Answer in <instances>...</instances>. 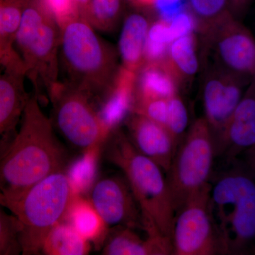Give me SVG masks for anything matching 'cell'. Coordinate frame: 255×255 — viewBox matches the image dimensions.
<instances>
[{
  "instance_id": "18",
  "label": "cell",
  "mask_w": 255,
  "mask_h": 255,
  "mask_svg": "<svg viewBox=\"0 0 255 255\" xmlns=\"http://www.w3.org/2000/svg\"><path fill=\"white\" fill-rule=\"evenodd\" d=\"M197 38L194 33L174 40L169 44L166 60L175 75L179 87L193 80L199 68Z\"/></svg>"
},
{
  "instance_id": "33",
  "label": "cell",
  "mask_w": 255,
  "mask_h": 255,
  "mask_svg": "<svg viewBox=\"0 0 255 255\" xmlns=\"http://www.w3.org/2000/svg\"><path fill=\"white\" fill-rule=\"evenodd\" d=\"M92 0H70L73 6L74 11L80 16H83L86 13Z\"/></svg>"
},
{
  "instance_id": "3",
  "label": "cell",
  "mask_w": 255,
  "mask_h": 255,
  "mask_svg": "<svg viewBox=\"0 0 255 255\" xmlns=\"http://www.w3.org/2000/svg\"><path fill=\"white\" fill-rule=\"evenodd\" d=\"M105 143L106 157L123 172L137 201L144 231L147 236L172 240L175 211L163 170L140 153L120 130L112 131Z\"/></svg>"
},
{
  "instance_id": "21",
  "label": "cell",
  "mask_w": 255,
  "mask_h": 255,
  "mask_svg": "<svg viewBox=\"0 0 255 255\" xmlns=\"http://www.w3.org/2000/svg\"><path fill=\"white\" fill-rule=\"evenodd\" d=\"M122 12L123 0H92L82 18L96 31L110 33L118 27Z\"/></svg>"
},
{
  "instance_id": "1",
  "label": "cell",
  "mask_w": 255,
  "mask_h": 255,
  "mask_svg": "<svg viewBox=\"0 0 255 255\" xmlns=\"http://www.w3.org/2000/svg\"><path fill=\"white\" fill-rule=\"evenodd\" d=\"M67 162V151L34 93L28 99L14 141L0 157L3 206L50 174L65 170Z\"/></svg>"
},
{
  "instance_id": "5",
  "label": "cell",
  "mask_w": 255,
  "mask_h": 255,
  "mask_svg": "<svg viewBox=\"0 0 255 255\" xmlns=\"http://www.w3.org/2000/svg\"><path fill=\"white\" fill-rule=\"evenodd\" d=\"M78 191L65 170L50 174L14 201L5 204L21 225L19 243L23 255L41 253L47 235L65 221Z\"/></svg>"
},
{
  "instance_id": "17",
  "label": "cell",
  "mask_w": 255,
  "mask_h": 255,
  "mask_svg": "<svg viewBox=\"0 0 255 255\" xmlns=\"http://www.w3.org/2000/svg\"><path fill=\"white\" fill-rule=\"evenodd\" d=\"M137 73L138 82L137 87H134L133 97L169 99L178 94L179 83L166 58L147 62Z\"/></svg>"
},
{
  "instance_id": "27",
  "label": "cell",
  "mask_w": 255,
  "mask_h": 255,
  "mask_svg": "<svg viewBox=\"0 0 255 255\" xmlns=\"http://www.w3.org/2000/svg\"><path fill=\"white\" fill-rule=\"evenodd\" d=\"M130 110L132 113L140 114L165 127L168 111V99L133 97Z\"/></svg>"
},
{
  "instance_id": "2",
  "label": "cell",
  "mask_w": 255,
  "mask_h": 255,
  "mask_svg": "<svg viewBox=\"0 0 255 255\" xmlns=\"http://www.w3.org/2000/svg\"><path fill=\"white\" fill-rule=\"evenodd\" d=\"M60 25V73L63 83L94 100L108 97L120 70L118 50L74 11Z\"/></svg>"
},
{
  "instance_id": "32",
  "label": "cell",
  "mask_w": 255,
  "mask_h": 255,
  "mask_svg": "<svg viewBox=\"0 0 255 255\" xmlns=\"http://www.w3.org/2000/svg\"><path fill=\"white\" fill-rule=\"evenodd\" d=\"M253 0H229L230 10L231 14L240 19L246 14Z\"/></svg>"
},
{
  "instance_id": "20",
  "label": "cell",
  "mask_w": 255,
  "mask_h": 255,
  "mask_svg": "<svg viewBox=\"0 0 255 255\" xmlns=\"http://www.w3.org/2000/svg\"><path fill=\"white\" fill-rule=\"evenodd\" d=\"M90 251V242L71 225L63 221L47 235L41 253L48 255H85Z\"/></svg>"
},
{
  "instance_id": "15",
  "label": "cell",
  "mask_w": 255,
  "mask_h": 255,
  "mask_svg": "<svg viewBox=\"0 0 255 255\" xmlns=\"http://www.w3.org/2000/svg\"><path fill=\"white\" fill-rule=\"evenodd\" d=\"M105 255H167L173 254L172 240L161 236L142 239L132 228H109L102 244Z\"/></svg>"
},
{
  "instance_id": "13",
  "label": "cell",
  "mask_w": 255,
  "mask_h": 255,
  "mask_svg": "<svg viewBox=\"0 0 255 255\" xmlns=\"http://www.w3.org/2000/svg\"><path fill=\"white\" fill-rule=\"evenodd\" d=\"M127 125V136L134 147L158 164L167 173L177 150L167 128L144 116L132 112Z\"/></svg>"
},
{
  "instance_id": "9",
  "label": "cell",
  "mask_w": 255,
  "mask_h": 255,
  "mask_svg": "<svg viewBox=\"0 0 255 255\" xmlns=\"http://www.w3.org/2000/svg\"><path fill=\"white\" fill-rule=\"evenodd\" d=\"M206 58L210 63L243 78L255 73V39L232 14L200 34Z\"/></svg>"
},
{
  "instance_id": "22",
  "label": "cell",
  "mask_w": 255,
  "mask_h": 255,
  "mask_svg": "<svg viewBox=\"0 0 255 255\" xmlns=\"http://www.w3.org/2000/svg\"><path fill=\"white\" fill-rule=\"evenodd\" d=\"M189 11L199 34L231 14L229 0H187Z\"/></svg>"
},
{
  "instance_id": "30",
  "label": "cell",
  "mask_w": 255,
  "mask_h": 255,
  "mask_svg": "<svg viewBox=\"0 0 255 255\" xmlns=\"http://www.w3.org/2000/svg\"><path fill=\"white\" fill-rule=\"evenodd\" d=\"M254 119H255V96L253 95V91L251 88L248 95L240 101L228 122L230 121L246 122Z\"/></svg>"
},
{
  "instance_id": "24",
  "label": "cell",
  "mask_w": 255,
  "mask_h": 255,
  "mask_svg": "<svg viewBox=\"0 0 255 255\" xmlns=\"http://www.w3.org/2000/svg\"><path fill=\"white\" fill-rule=\"evenodd\" d=\"M26 1L27 0H0V38L14 44Z\"/></svg>"
},
{
  "instance_id": "19",
  "label": "cell",
  "mask_w": 255,
  "mask_h": 255,
  "mask_svg": "<svg viewBox=\"0 0 255 255\" xmlns=\"http://www.w3.org/2000/svg\"><path fill=\"white\" fill-rule=\"evenodd\" d=\"M65 221L88 241L102 246L109 228L88 199L78 196L74 199Z\"/></svg>"
},
{
  "instance_id": "14",
  "label": "cell",
  "mask_w": 255,
  "mask_h": 255,
  "mask_svg": "<svg viewBox=\"0 0 255 255\" xmlns=\"http://www.w3.org/2000/svg\"><path fill=\"white\" fill-rule=\"evenodd\" d=\"M26 78L0 68V157L14 141L31 96L25 88Z\"/></svg>"
},
{
  "instance_id": "7",
  "label": "cell",
  "mask_w": 255,
  "mask_h": 255,
  "mask_svg": "<svg viewBox=\"0 0 255 255\" xmlns=\"http://www.w3.org/2000/svg\"><path fill=\"white\" fill-rule=\"evenodd\" d=\"M215 155L212 130L205 118L198 119L179 142L167 172L175 214L191 196L209 184Z\"/></svg>"
},
{
  "instance_id": "25",
  "label": "cell",
  "mask_w": 255,
  "mask_h": 255,
  "mask_svg": "<svg viewBox=\"0 0 255 255\" xmlns=\"http://www.w3.org/2000/svg\"><path fill=\"white\" fill-rule=\"evenodd\" d=\"M20 230L21 225L17 218L14 214L5 212L0 207V255H16L21 253Z\"/></svg>"
},
{
  "instance_id": "11",
  "label": "cell",
  "mask_w": 255,
  "mask_h": 255,
  "mask_svg": "<svg viewBox=\"0 0 255 255\" xmlns=\"http://www.w3.org/2000/svg\"><path fill=\"white\" fill-rule=\"evenodd\" d=\"M88 200L109 228L125 226L144 230L141 212L125 177L99 179L92 185Z\"/></svg>"
},
{
  "instance_id": "35",
  "label": "cell",
  "mask_w": 255,
  "mask_h": 255,
  "mask_svg": "<svg viewBox=\"0 0 255 255\" xmlns=\"http://www.w3.org/2000/svg\"><path fill=\"white\" fill-rule=\"evenodd\" d=\"M253 77H255V75H254V76H253Z\"/></svg>"
},
{
  "instance_id": "12",
  "label": "cell",
  "mask_w": 255,
  "mask_h": 255,
  "mask_svg": "<svg viewBox=\"0 0 255 255\" xmlns=\"http://www.w3.org/2000/svg\"><path fill=\"white\" fill-rule=\"evenodd\" d=\"M248 79L207 63L202 80L203 105L204 118L214 137L231 118L241 100L242 87Z\"/></svg>"
},
{
  "instance_id": "31",
  "label": "cell",
  "mask_w": 255,
  "mask_h": 255,
  "mask_svg": "<svg viewBox=\"0 0 255 255\" xmlns=\"http://www.w3.org/2000/svg\"><path fill=\"white\" fill-rule=\"evenodd\" d=\"M147 38L159 43L170 44L173 41L169 31V23L160 18L152 23L150 25Z\"/></svg>"
},
{
  "instance_id": "6",
  "label": "cell",
  "mask_w": 255,
  "mask_h": 255,
  "mask_svg": "<svg viewBox=\"0 0 255 255\" xmlns=\"http://www.w3.org/2000/svg\"><path fill=\"white\" fill-rule=\"evenodd\" d=\"M209 209L219 253H235L255 238V184L227 174L211 184Z\"/></svg>"
},
{
  "instance_id": "29",
  "label": "cell",
  "mask_w": 255,
  "mask_h": 255,
  "mask_svg": "<svg viewBox=\"0 0 255 255\" xmlns=\"http://www.w3.org/2000/svg\"><path fill=\"white\" fill-rule=\"evenodd\" d=\"M172 41L193 33L196 30V21L190 12L184 11L176 15L169 22Z\"/></svg>"
},
{
  "instance_id": "4",
  "label": "cell",
  "mask_w": 255,
  "mask_h": 255,
  "mask_svg": "<svg viewBox=\"0 0 255 255\" xmlns=\"http://www.w3.org/2000/svg\"><path fill=\"white\" fill-rule=\"evenodd\" d=\"M60 23L48 0H27L14 44L38 97L44 90L50 99L60 85Z\"/></svg>"
},
{
  "instance_id": "16",
  "label": "cell",
  "mask_w": 255,
  "mask_h": 255,
  "mask_svg": "<svg viewBox=\"0 0 255 255\" xmlns=\"http://www.w3.org/2000/svg\"><path fill=\"white\" fill-rule=\"evenodd\" d=\"M150 24L148 18L139 12L128 14L119 40L118 52L122 66L136 73L145 63V50Z\"/></svg>"
},
{
  "instance_id": "26",
  "label": "cell",
  "mask_w": 255,
  "mask_h": 255,
  "mask_svg": "<svg viewBox=\"0 0 255 255\" xmlns=\"http://www.w3.org/2000/svg\"><path fill=\"white\" fill-rule=\"evenodd\" d=\"M189 117L187 109L179 94L168 99V111L165 128L173 139L176 147L179 145L187 129Z\"/></svg>"
},
{
  "instance_id": "23",
  "label": "cell",
  "mask_w": 255,
  "mask_h": 255,
  "mask_svg": "<svg viewBox=\"0 0 255 255\" xmlns=\"http://www.w3.org/2000/svg\"><path fill=\"white\" fill-rule=\"evenodd\" d=\"M214 138L216 154L227 144L245 147L255 145V119L246 122L230 121Z\"/></svg>"
},
{
  "instance_id": "28",
  "label": "cell",
  "mask_w": 255,
  "mask_h": 255,
  "mask_svg": "<svg viewBox=\"0 0 255 255\" xmlns=\"http://www.w3.org/2000/svg\"><path fill=\"white\" fill-rule=\"evenodd\" d=\"M0 68L26 77V69L14 45L0 38Z\"/></svg>"
},
{
  "instance_id": "10",
  "label": "cell",
  "mask_w": 255,
  "mask_h": 255,
  "mask_svg": "<svg viewBox=\"0 0 255 255\" xmlns=\"http://www.w3.org/2000/svg\"><path fill=\"white\" fill-rule=\"evenodd\" d=\"M211 184L191 196L174 216L172 243L176 255H213L219 243L209 209Z\"/></svg>"
},
{
  "instance_id": "8",
  "label": "cell",
  "mask_w": 255,
  "mask_h": 255,
  "mask_svg": "<svg viewBox=\"0 0 255 255\" xmlns=\"http://www.w3.org/2000/svg\"><path fill=\"white\" fill-rule=\"evenodd\" d=\"M49 100L53 128L82 153L100 150L113 131L93 99L84 92L60 82Z\"/></svg>"
},
{
  "instance_id": "34",
  "label": "cell",
  "mask_w": 255,
  "mask_h": 255,
  "mask_svg": "<svg viewBox=\"0 0 255 255\" xmlns=\"http://www.w3.org/2000/svg\"><path fill=\"white\" fill-rule=\"evenodd\" d=\"M132 2L142 6H155L156 0H130Z\"/></svg>"
}]
</instances>
